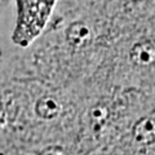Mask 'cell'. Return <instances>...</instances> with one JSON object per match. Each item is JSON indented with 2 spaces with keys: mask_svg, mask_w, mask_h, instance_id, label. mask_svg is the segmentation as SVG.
<instances>
[{
  "mask_svg": "<svg viewBox=\"0 0 155 155\" xmlns=\"http://www.w3.org/2000/svg\"><path fill=\"white\" fill-rule=\"evenodd\" d=\"M54 0H18L19 17L17 26V39L28 41L47 21Z\"/></svg>",
  "mask_w": 155,
  "mask_h": 155,
  "instance_id": "6da1fadb",
  "label": "cell"
}]
</instances>
